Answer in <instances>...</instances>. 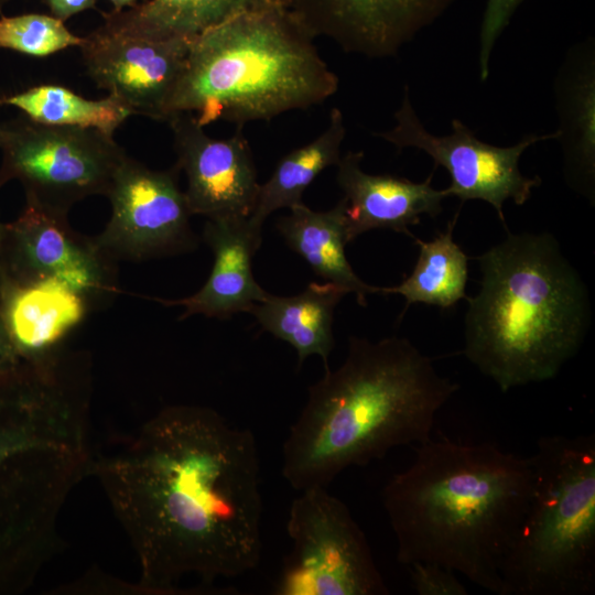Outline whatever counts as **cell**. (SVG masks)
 Wrapping results in <instances>:
<instances>
[{"label":"cell","mask_w":595,"mask_h":595,"mask_svg":"<svg viewBox=\"0 0 595 595\" xmlns=\"http://www.w3.org/2000/svg\"><path fill=\"white\" fill-rule=\"evenodd\" d=\"M477 261L480 289L465 299L464 355L501 392L554 378L591 324L580 273L548 232L508 234Z\"/></svg>","instance_id":"4"},{"label":"cell","mask_w":595,"mask_h":595,"mask_svg":"<svg viewBox=\"0 0 595 595\" xmlns=\"http://www.w3.org/2000/svg\"><path fill=\"white\" fill-rule=\"evenodd\" d=\"M180 169L151 170L129 155L115 174L107 197L111 215L94 236L116 263L144 261L187 253L198 239L193 216L178 186Z\"/></svg>","instance_id":"10"},{"label":"cell","mask_w":595,"mask_h":595,"mask_svg":"<svg viewBox=\"0 0 595 595\" xmlns=\"http://www.w3.org/2000/svg\"><path fill=\"white\" fill-rule=\"evenodd\" d=\"M58 280L100 306L118 293L116 262L94 237L72 228L67 215L32 202L17 219L3 224L0 241V280L29 284Z\"/></svg>","instance_id":"11"},{"label":"cell","mask_w":595,"mask_h":595,"mask_svg":"<svg viewBox=\"0 0 595 595\" xmlns=\"http://www.w3.org/2000/svg\"><path fill=\"white\" fill-rule=\"evenodd\" d=\"M345 136L343 112L335 107L326 129L307 144L282 156L271 176L260 184L250 220L262 226L275 210L303 204L305 190L324 170L339 162Z\"/></svg>","instance_id":"23"},{"label":"cell","mask_w":595,"mask_h":595,"mask_svg":"<svg viewBox=\"0 0 595 595\" xmlns=\"http://www.w3.org/2000/svg\"><path fill=\"white\" fill-rule=\"evenodd\" d=\"M84 37L72 33L52 14H0V50H10L32 57H47L72 46H80Z\"/></svg>","instance_id":"26"},{"label":"cell","mask_w":595,"mask_h":595,"mask_svg":"<svg viewBox=\"0 0 595 595\" xmlns=\"http://www.w3.org/2000/svg\"><path fill=\"white\" fill-rule=\"evenodd\" d=\"M457 216L458 213L447 224L446 230L431 241L413 237L420 252L411 274L399 285L379 288L378 292L402 295L405 309L412 303L450 309L466 299L468 257L453 240Z\"/></svg>","instance_id":"24"},{"label":"cell","mask_w":595,"mask_h":595,"mask_svg":"<svg viewBox=\"0 0 595 595\" xmlns=\"http://www.w3.org/2000/svg\"><path fill=\"white\" fill-rule=\"evenodd\" d=\"M411 584L419 595H466L468 592L456 573L433 562H414L408 565Z\"/></svg>","instance_id":"28"},{"label":"cell","mask_w":595,"mask_h":595,"mask_svg":"<svg viewBox=\"0 0 595 595\" xmlns=\"http://www.w3.org/2000/svg\"><path fill=\"white\" fill-rule=\"evenodd\" d=\"M90 310L82 294L58 280L29 284L0 280V313L22 359L58 349Z\"/></svg>","instance_id":"18"},{"label":"cell","mask_w":595,"mask_h":595,"mask_svg":"<svg viewBox=\"0 0 595 595\" xmlns=\"http://www.w3.org/2000/svg\"><path fill=\"white\" fill-rule=\"evenodd\" d=\"M202 237L214 255L204 285L187 298L154 300L166 306L184 307L180 320L194 315L227 320L237 313H249L269 295L252 272V258L262 242V226L249 217L206 219Z\"/></svg>","instance_id":"16"},{"label":"cell","mask_w":595,"mask_h":595,"mask_svg":"<svg viewBox=\"0 0 595 595\" xmlns=\"http://www.w3.org/2000/svg\"><path fill=\"white\" fill-rule=\"evenodd\" d=\"M532 487L505 561V595L595 592V436L540 437Z\"/></svg>","instance_id":"6"},{"label":"cell","mask_w":595,"mask_h":595,"mask_svg":"<svg viewBox=\"0 0 595 595\" xmlns=\"http://www.w3.org/2000/svg\"><path fill=\"white\" fill-rule=\"evenodd\" d=\"M0 188L19 181L25 201L62 215L89 196H107L128 156L100 130L44 125L23 115L0 123Z\"/></svg>","instance_id":"7"},{"label":"cell","mask_w":595,"mask_h":595,"mask_svg":"<svg viewBox=\"0 0 595 595\" xmlns=\"http://www.w3.org/2000/svg\"><path fill=\"white\" fill-rule=\"evenodd\" d=\"M192 39L131 36L100 25L80 51L97 87L119 98L133 115L164 121L166 102L183 71Z\"/></svg>","instance_id":"13"},{"label":"cell","mask_w":595,"mask_h":595,"mask_svg":"<svg viewBox=\"0 0 595 595\" xmlns=\"http://www.w3.org/2000/svg\"><path fill=\"white\" fill-rule=\"evenodd\" d=\"M256 439L214 409L169 405L95 475L137 553L139 588L180 591L190 575L209 584L260 561L262 496Z\"/></svg>","instance_id":"1"},{"label":"cell","mask_w":595,"mask_h":595,"mask_svg":"<svg viewBox=\"0 0 595 595\" xmlns=\"http://www.w3.org/2000/svg\"><path fill=\"white\" fill-rule=\"evenodd\" d=\"M414 453L382 489L397 560L437 563L505 595L501 571L531 494L530 457L489 442L432 437Z\"/></svg>","instance_id":"2"},{"label":"cell","mask_w":595,"mask_h":595,"mask_svg":"<svg viewBox=\"0 0 595 595\" xmlns=\"http://www.w3.org/2000/svg\"><path fill=\"white\" fill-rule=\"evenodd\" d=\"M0 106H12L40 123L97 129L111 137L133 115L125 102L111 94L93 100L63 85L51 83L0 96Z\"/></svg>","instance_id":"25"},{"label":"cell","mask_w":595,"mask_h":595,"mask_svg":"<svg viewBox=\"0 0 595 595\" xmlns=\"http://www.w3.org/2000/svg\"><path fill=\"white\" fill-rule=\"evenodd\" d=\"M51 14L65 22L75 14L95 9L97 0H43Z\"/></svg>","instance_id":"29"},{"label":"cell","mask_w":595,"mask_h":595,"mask_svg":"<svg viewBox=\"0 0 595 595\" xmlns=\"http://www.w3.org/2000/svg\"><path fill=\"white\" fill-rule=\"evenodd\" d=\"M347 292L332 283L309 284L292 296L269 294L249 311L261 328L290 344L296 351L299 366L312 356L321 357L328 369L334 348V311Z\"/></svg>","instance_id":"21"},{"label":"cell","mask_w":595,"mask_h":595,"mask_svg":"<svg viewBox=\"0 0 595 595\" xmlns=\"http://www.w3.org/2000/svg\"><path fill=\"white\" fill-rule=\"evenodd\" d=\"M285 4L247 12L191 40L164 121L191 112L237 126L324 102L338 78Z\"/></svg>","instance_id":"5"},{"label":"cell","mask_w":595,"mask_h":595,"mask_svg":"<svg viewBox=\"0 0 595 595\" xmlns=\"http://www.w3.org/2000/svg\"><path fill=\"white\" fill-rule=\"evenodd\" d=\"M560 126L556 129L567 182L594 201L595 185V47L585 40L572 47L554 82Z\"/></svg>","instance_id":"19"},{"label":"cell","mask_w":595,"mask_h":595,"mask_svg":"<svg viewBox=\"0 0 595 595\" xmlns=\"http://www.w3.org/2000/svg\"><path fill=\"white\" fill-rule=\"evenodd\" d=\"M396 125L383 132H375L402 150L414 148L425 152L434 169L443 166L451 178L444 188L448 196L462 203L479 199L490 204L505 225L504 204L511 199L516 205L527 203L532 190L541 184L539 176L528 177L519 169L522 153L531 145L556 139V130L545 134H527L516 144L497 147L479 140L459 119L452 121V132L436 136L426 130L413 109L408 86L394 113Z\"/></svg>","instance_id":"9"},{"label":"cell","mask_w":595,"mask_h":595,"mask_svg":"<svg viewBox=\"0 0 595 595\" xmlns=\"http://www.w3.org/2000/svg\"><path fill=\"white\" fill-rule=\"evenodd\" d=\"M175 165L186 176L184 191L192 215L206 219L250 217L260 184L242 126L229 138L208 136L191 112L167 120Z\"/></svg>","instance_id":"12"},{"label":"cell","mask_w":595,"mask_h":595,"mask_svg":"<svg viewBox=\"0 0 595 595\" xmlns=\"http://www.w3.org/2000/svg\"><path fill=\"white\" fill-rule=\"evenodd\" d=\"M458 389L405 338L351 336L344 363L309 387L283 445V477L296 490L327 487L348 467L429 441Z\"/></svg>","instance_id":"3"},{"label":"cell","mask_w":595,"mask_h":595,"mask_svg":"<svg viewBox=\"0 0 595 595\" xmlns=\"http://www.w3.org/2000/svg\"><path fill=\"white\" fill-rule=\"evenodd\" d=\"M301 491L291 504L286 522L293 548L273 594H389L367 538L348 507L327 487Z\"/></svg>","instance_id":"8"},{"label":"cell","mask_w":595,"mask_h":595,"mask_svg":"<svg viewBox=\"0 0 595 595\" xmlns=\"http://www.w3.org/2000/svg\"><path fill=\"white\" fill-rule=\"evenodd\" d=\"M285 4L284 0H148L101 13L102 26L131 36L193 39L240 14Z\"/></svg>","instance_id":"22"},{"label":"cell","mask_w":595,"mask_h":595,"mask_svg":"<svg viewBox=\"0 0 595 595\" xmlns=\"http://www.w3.org/2000/svg\"><path fill=\"white\" fill-rule=\"evenodd\" d=\"M20 360L0 313V376L14 368Z\"/></svg>","instance_id":"30"},{"label":"cell","mask_w":595,"mask_h":595,"mask_svg":"<svg viewBox=\"0 0 595 595\" xmlns=\"http://www.w3.org/2000/svg\"><path fill=\"white\" fill-rule=\"evenodd\" d=\"M524 0H486L479 34L478 67L484 82L489 75V63L495 44Z\"/></svg>","instance_id":"27"},{"label":"cell","mask_w":595,"mask_h":595,"mask_svg":"<svg viewBox=\"0 0 595 595\" xmlns=\"http://www.w3.org/2000/svg\"><path fill=\"white\" fill-rule=\"evenodd\" d=\"M112 4L113 12H119L125 9H129L138 4V0H108Z\"/></svg>","instance_id":"31"},{"label":"cell","mask_w":595,"mask_h":595,"mask_svg":"<svg viewBox=\"0 0 595 595\" xmlns=\"http://www.w3.org/2000/svg\"><path fill=\"white\" fill-rule=\"evenodd\" d=\"M9 1L10 0H0V14H2V9Z\"/></svg>","instance_id":"32"},{"label":"cell","mask_w":595,"mask_h":595,"mask_svg":"<svg viewBox=\"0 0 595 595\" xmlns=\"http://www.w3.org/2000/svg\"><path fill=\"white\" fill-rule=\"evenodd\" d=\"M86 435L87 415L64 388L18 369L0 376V465L30 451L83 448Z\"/></svg>","instance_id":"15"},{"label":"cell","mask_w":595,"mask_h":595,"mask_svg":"<svg viewBox=\"0 0 595 595\" xmlns=\"http://www.w3.org/2000/svg\"><path fill=\"white\" fill-rule=\"evenodd\" d=\"M3 224L2 221H0V241H1V235H2V229H3Z\"/></svg>","instance_id":"33"},{"label":"cell","mask_w":595,"mask_h":595,"mask_svg":"<svg viewBox=\"0 0 595 595\" xmlns=\"http://www.w3.org/2000/svg\"><path fill=\"white\" fill-rule=\"evenodd\" d=\"M363 151H348L337 163V184L344 193L348 241L372 229L413 235L422 215L436 217L447 197L432 186L435 169L423 182L390 174H370L361 169Z\"/></svg>","instance_id":"17"},{"label":"cell","mask_w":595,"mask_h":595,"mask_svg":"<svg viewBox=\"0 0 595 595\" xmlns=\"http://www.w3.org/2000/svg\"><path fill=\"white\" fill-rule=\"evenodd\" d=\"M286 245L326 282L354 293L359 305H367V295L379 288L365 283L345 255L347 237L346 203L342 198L333 208L316 212L304 203L290 208L275 224Z\"/></svg>","instance_id":"20"},{"label":"cell","mask_w":595,"mask_h":595,"mask_svg":"<svg viewBox=\"0 0 595 595\" xmlns=\"http://www.w3.org/2000/svg\"><path fill=\"white\" fill-rule=\"evenodd\" d=\"M453 0H284L315 39L326 36L344 52L369 58L397 56Z\"/></svg>","instance_id":"14"}]
</instances>
